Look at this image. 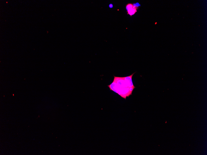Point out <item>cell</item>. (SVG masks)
<instances>
[{
	"instance_id": "obj_1",
	"label": "cell",
	"mask_w": 207,
	"mask_h": 155,
	"mask_svg": "<svg viewBox=\"0 0 207 155\" xmlns=\"http://www.w3.org/2000/svg\"><path fill=\"white\" fill-rule=\"evenodd\" d=\"M135 73L124 77H116L114 76L113 82L108 85L110 90L118 94L125 99L132 94L133 90L136 88L134 85L132 77Z\"/></svg>"
},
{
	"instance_id": "obj_2",
	"label": "cell",
	"mask_w": 207,
	"mask_h": 155,
	"mask_svg": "<svg viewBox=\"0 0 207 155\" xmlns=\"http://www.w3.org/2000/svg\"><path fill=\"white\" fill-rule=\"evenodd\" d=\"M138 8V6L131 3H129L126 5V9L127 14L130 16L134 15L137 12Z\"/></svg>"
}]
</instances>
